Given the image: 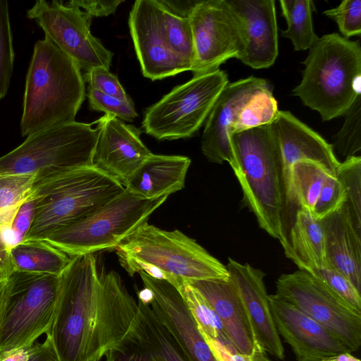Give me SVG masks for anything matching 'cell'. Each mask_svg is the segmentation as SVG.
<instances>
[{
  "label": "cell",
  "mask_w": 361,
  "mask_h": 361,
  "mask_svg": "<svg viewBox=\"0 0 361 361\" xmlns=\"http://www.w3.org/2000/svg\"><path fill=\"white\" fill-rule=\"evenodd\" d=\"M346 201L345 190L336 175L329 174L314 205L312 215L321 221L338 211Z\"/></svg>",
  "instance_id": "74e56055"
},
{
  "label": "cell",
  "mask_w": 361,
  "mask_h": 361,
  "mask_svg": "<svg viewBox=\"0 0 361 361\" xmlns=\"http://www.w3.org/2000/svg\"><path fill=\"white\" fill-rule=\"evenodd\" d=\"M344 123L334 137L333 148L345 158L357 155L361 150V96L358 97L344 116Z\"/></svg>",
  "instance_id": "836d02e7"
},
{
  "label": "cell",
  "mask_w": 361,
  "mask_h": 361,
  "mask_svg": "<svg viewBox=\"0 0 361 361\" xmlns=\"http://www.w3.org/2000/svg\"><path fill=\"white\" fill-rule=\"evenodd\" d=\"M136 316L105 361H189L149 303L138 298Z\"/></svg>",
  "instance_id": "ffe728a7"
},
{
  "label": "cell",
  "mask_w": 361,
  "mask_h": 361,
  "mask_svg": "<svg viewBox=\"0 0 361 361\" xmlns=\"http://www.w3.org/2000/svg\"><path fill=\"white\" fill-rule=\"evenodd\" d=\"M27 361H60L49 334H47V338L42 343L36 345Z\"/></svg>",
  "instance_id": "f6af8a7d"
},
{
  "label": "cell",
  "mask_w": 361,
  "mask_h": 361,
  "mask_svg": "<svg viewBox=\"0 0 361 361\" xmlns=\"http://www.w3.org/2000/svg\"><path fill=\"white\" fill-rule=\"evenodd\" d=\"M95 123L99 135L94 152V166L118 180L127 182L152 154L140 139L141 132L121 119L104 114Z\"/></svg>",
  "instance_id": "d6986e66"
},
{
  "label": "cell",
  "mask_w": 361,
  "mask_h": 361,
  "mask_svg": "<svg viewBox=\"0 0 361 361\" xmlns=\"http://www.w3.org/2000/svg\"><path fill=\"white\" fill-rule=\"evenodd\" d=\"M274 295L330 331L350 353L360 348L361 313L310 273L299 269L281 275Z\"/></svg>",
  "instance_id": "8fae6325"
},
{
  "label": "cell",
  "mask_w": 361,
  "mask_h": 361,
  "mask_svg": "<svg viewBox=\"0 0 361 361\" xmlns=\"http://www.w3.org/2000/svg\"><path fill=\"white\" fill-rule=\"evenodd\" d=\"M323 361H360V360L351 355V353L346 352L326 358Z\"/></svg>",
  "instance_id": "f907efd6"
},
{
  "label": "cell",
  "mask_w": 361,
  "mask_h": 361,
  "mask_svg": "<svg viewBox=\"0 0 361 361\" xmlns=\"http://www.w3.org/2000/svg\"><path fill=\"white\" fill-rule=\"evenodd\" d=\"M83 78L90 89L123 100L130 99L117 76L110 73L109 70L102 67L92 68L86 72Z\"/></svg>",
  "instance_id": "60d3db41"
},
{
  "label": "cell",
  "mask_w": 361,
  "mask_h": 361,
  "mask_svg": "<svg viewBox=\"0 0 361 361\" xmlns=\"http://www.w3.org/2000/svg\"><path fill=\"white\" fill-rule=\"evenodd\" d=\"M156 1L165 40L173 54L190 71L194 61V44L189 18L170 13Z\"/></svg>",
  "instance_id": "f546056e"
},
{
  "label": "cell",
  "mask_w": 361,
  "mask_h": 361,
  "mask_svg": "<svg viewBox=\"0 0 361 361\" xmlns=\"http://www.w3.org/2000/svg\"><path fill=\"white\" fill-rule=\"evenodd\" d=\"M191 160L180 155L152 154L132 175L125 188L146 199L169 196L185 186Z\"/></svg>",
  "instance_id": "d4e9b609"
},
{
  "label": "cell",
  "mask_w": 361,
  "mask_h": 361,
  "mask_svg": "<svg viewBox=\"0 0 361 361\" xmlns=\"http://www.w3.org/2000/svg\"><path fill=\"white\" fill-rule=\"evenodd\" d=\"M35 212V202L29 200L19 208L12 227L23 237V240L29 231Z\"/></svg>",
  "instance_id": "ee69618b"
},
{
  "label": "cell",
  "mask_w": 361,
  "mask_h": 361,
  "mask_svg": "<svg viewBox=\"0 0 361 361\" xmlns=\"http://www.w3.org/2000/svg\"><path fill=\"white\" fill-rule=\"evenodd\" d=\"M116 249L180 281L228 278L226 265L178 230L164 231L145 222Z\"/></svg>",
  "instance_id": "9c48e42d"
},
{
  "label": "cell",
  "mask_w": 361,
  "mask_h": 361,
  "mask_svg": "<svg viewBox=\"0 0 361 361\" xmlns=\"http://www.w3.org/2000/svg\"><path fill=\"white\" fill-rule=\"evenodd\" d=\"M194 44V75L210 72L244 48L240 21L226 0H199L189 16Z\"/></svg>",
  "instance_id": "4fadbf2b"
},
{
  "label": "cell",
  "mask_w": 361,
  "mask_h": 361,
  "mask_svg": "<svg viewBox=\"0 0 361 361\" xmlns=\"http://www.w3.org/2000/svg\"><path fill=\"white\" fill-rule=\"evenodd\" d=\"M279 111L270 86L264 87L256 92L243 106L233 133L271 124Z\"/></svg>",
  "instance_id": "1f68e13d"
},
{
  "label": "cell",
  "mask_w": 361,
  "mask_h": 361,
  "mask_svg": "<svg viewBox=\"0 0 361 361\" xmlns=\"http://www.w3.org/2000/svg\"><path fill=\"white\" fill-rule=\"evenodd\" d=\"M146 199L125 190L77 222L38 240L70 257L116 248L168 198Z\"/></svg>",
  "instance_id": "8992f818"
},
{
  "label": "cell",
  "mask_w": 361,
  "mask_h": 361,
  "mask_svg": "<svg viewBox=\"0 0 361 361\" xmlns=\"http://www.w3.org/2000/svg\"><path fill=\"white\" fill-rule=\"evenodd\" d=\"M319 221L329 269L343 275L361 293V234L343 207Z\"/></svg>",
  "instance_id": "cb8c5ba5"
},
{
  "label": "cell",
  "mask_w": 361,
  "mask_h": 361,
  "mask_svg": "<svg viewBox=\"0 0 361 361\" xmlns=\"http://www.w3.org/2000/svg\"><path fill=\"white\" fill-rule=\"evenodd\" d=\"M150 293L148 303L173 336L189 361H217L200 333L178 288L163 279L139 272Z\"/></svg>",
  "instance_id": "9a60e30c"
},
{
  "label": "cell",
  "mask_w": 361,
  "mask_h": 361,
  "mask_svg": "<svg viewBox=\"0 0 361 361\" xmlns=\"http://www.w3.org/2000/svg\"><path fill=\"white\" fill-rule=\"evenodd\" d=\"M170 13L182 18H188L199 1L157 0Z\"/></svg>",
  "instance_id": "bcb514c9"
},
{
  "label": "cell",
  "mask_w": 361,
  "mask_h": 361,
  "mask_svg": "<svg viewBox=\"0 0 361 361\" xmlns=\"http://www.w3.org/2000/svg\"><path fill=\"white\" fill-rule=\"evenodd\" d=\"M85 96V80L77 63L49 38L38 40L26 75L22 135L75 121Z\"/></svg>",
  "instance_id": "7a4b0ae2"
},
{
  "label": "cell",
  "mask_w": 361,
  "mask_h": 361,
  "mask_svg": "<svg viewBox=\"0 0 361 361\" xmlns=\"http://www.w3.org/2000/svg\"><path fill=\"white\" fill-rule=\"evenodd\" d=\"M36 345L23 347L6 353L0 357V361H27L33 352Z\"/></svg>",
  "instance_id": "7dc6e473"
},
{
  "label": "cell",
  "mask_w": 361,
  "mask_h": 361,
  "mask_svg": "<svg viewBox=\"0 0 361 361\" xmlns=\"http://www.w3.org/2000/svg\"><path fill=\"white\" fill-rule=\"evenodd\" d=\"M16 271L59 275L71 257L38 240H23L11 250Z\"/></svg>",
  "instance_id": "4316f807"
},
{
  "label": "cell",
  "mask_w": 361,
  "mask_h": 361,
  "mask_svg": "<svg viewBox=\"0 0 361 361\" xmlns=\"http://www.w3.org/2000/svg\"><path fill=\"white\" fill-rule=\"evenodd\" d=\"M87 98L91 109L103 111L121 120L132 122L137 116L133 101L123 100L88 88Z\"/></svg>",
  "instance_id": "ab89813d"
},
{
  "label": "cell",
  "mask_w": 361,
  "mask_h": 361,
  "mask_svg": "<svg viewBox=\"0 0 361 361\" xmlns=\"http://www.w3.org/2000/svg\"><path fill=\"white\" fill-rule=\"evenodd\" d=\"M59 274L15 271L0 328V357L48 334L55 315Z\"/></svg>",
  "instance_id": "ba28073f"
},
{
  "label": "cell",
  "mask_w": 361,
  "mask_h": 361,
  "mask_svg": "<svg viewBox=\"0 0 361 361\" xmlns=\"http://www.w3.org/2000/svg\"><path fill=\"white\" fill-rule=\"evenodd\" d=\"M204 339H228L223 324L210 303L186 281L178 288Z\"/></svg>",
  "instance_id": "4dcf8cb0"
},
{
  "label": "cell",
  "mask_w": 361,
  "mask_h": 361,
  "mask_svg": "<svg viewBox=\"0 0 361 361\" xmlns=\"http://www.w3.org/2000/svg\"><path fill=\"white\" fill-rule=\"evenodd\" d=\"M73 121L32 134L0 157V175L45 176L93 165L99 129Z\"/></svg>",
  "instance_id": "52a82bcc"
},
{
  "label": "cell",
  "mask_w": 361,
  "mask_h": 361,
  "mask_svg": "<svg viewBox=\"0 0 361 361\" xmlns=\"http://www.w3.org/2000/svg\"><path fill=\"white\" fill-rule=\"evenodd\" d=\"M186 282L195 287L212 306L227 338L238 352L252 355L262 351L256 341L243 304L229 278Z\"/></svg>",
  "instance_id": "603a6c76"
},
{
  "label": "cell",
  "mask_w": 361,
  "mask_h": 361,
  "mask_svg": "<svg viewBox=\"0 0 361 361\" xmlns=\"http://www.w3.org/2000/svg\"><path fill=\"white\" fill-rule=\"evenodd\" d=\"M19 208H11L0 211V226H12Z\"/></svg>",
  "instance_id": "681fc988"
},
{
  "label": "cell",
  "mask_w": 361,
  "mask_h": 361,
  "mask_svg": "<svg viewBox=\"0 0 361 361\" xmlns=\"http://www.w3.org/2000/svg\"><path fill=\"white\" fill-rule=\"evenodd\" d=\"M228 83L227 73L219 68L194 75L145 110L144 131L158 140L192 137L205 123Z\"/></svg>",
  "instance_id": "30bf717a"
},
{
  "label": "cell",
  "mask_w": 361,
  "mask_h": 361,
  "mask_svg": "<svg viewBox=\"0 0 361 361\" xmlns=\"http://www.w3.org/2000/svg\"><path fill=\"white\" fill-rule=\"evenodd\" d=\"M123 1L114 0H72L68 1L71 5L80 8L89 18L108 16L116 12Z\"/></svg>",
  "instance_id": "7bdbcfd3"
},
{
  "label": "cell",
  "mask_w": 361,
  "mask_h": 361,
  "mask_svg": "<svg viewBox=\"0 0 361 361\" xmlns=\"http://www.w3.org/2000/svg\"><path fill=\"white\" fill-rule=\"evenodd\" d=\"M37 173L0 175V211L20 207L32 192Z\"/></svg>",
  "instance_id": "d590c367"
},
{
  "label": "cell",
  "mask_w": 361,
  "mask_h": 361,
  "mask_svg": "<svg viewBox=\"0 0 361 361\" xmlns=\"http://www.w3.org/2000/svg\"><path fill=\"white\" fill-rule=\"evenodd\" d=\"M228 278L235 288L250 319L256 341L265 353L283 360L284 348L271 312L266 274L247 263L228 258Z\"/></svg>",
  "instance_id": "44dd1931"
},
{
  "label": "cell",
  "mask_w": 361,
  "mask_h": 361,
  "mask_svg": "<svg viewBox=\"0 0 361 361\" xmlns=\"http://www.w3.org/2000/svg\"><path fill=\"white\" fill-rule=\"evenodd\" d=\"M267 361H270L269 359Z\"/></svg>",
  "instance_id": "816d5d0a"
},
{
  "label": "cell",
  "mask_w": 361,
  "mask_h": 361,
  "mask_svg": "<svg viewBox=\"0 0 361 361\" xmlns=\"http://www.w3.org/2000/svg\"><path fill=\"white\" fill-rule=\"evenodd\" d=\"M217 361H266L265 353L260 350L252 355L241 354L228 339H205Z\"/></svg>",
  "instance_id": "b9f144b4"
},
{
  "label": "cell",
  "mask_w": 361,
  "mask_h": 361,
  "mask_svg": "<svg viewBox=\"0 0 361 361\" xmlns=\"http://www.w3.org/2000/svg\"><path fill=\"white\" fill-rule=\"evenodd\" d=\"M281 244L286 256L299 269L310 272L329 268L323 228L309 212L297 210L286 239Z\"/></svg>",
  "instance_id": "484cf974"
},
{
  "label": "cell",
  "mask_w": 361,
  "mask_h": 361,
  "mask_svg": "<svg viewBox=\"0 0 361 361\" xmlns=\"http://www.w3.org/2000/svg\"><path fill=\"white\" fill-rule=\"evenodd\" d=\"M14 57L8 4L7 1L0 0V99L8 92Z\"/></svg>",
  "instance_id": "e575fe53"
},
{
  "label": "cell",
  "mask_w": 361,
  "mask_h": 361,
  "mask_svg": "<svg viewBox=\"0 0 361 361\" xmlns=\"http://www.w3.org/2000/svg\"><path fill=\"white\" fill-rule=\"evenodd\" d=\"M137 307L118 272L99 276L92 254L71 257L48 333L59 360L100 361L126 334Z\"/></svg>",
  "instance_id": "6da1fadb"
},
{
  "label": "cell",
  "mask_w": 361,
  "mask_h": 361,
  "mask_svg": "<svg viewBox=\"0 0 361 361\" xmlns=\"http://www.w3.org/2000/svg\"><path fill=\"white\" fill-rule=\"evenodd\" d=\"M300 82L293 90L324 121L345 116L361 94V47L334 32L310 48Z\"/></svg>",
  "instance_id": "277c9868"
},
{
  "label": "cell",
  "mask_w": 361,
  "mask_h": 361,
  "mask_svg": "<svg viewBox=\"0 0 361 361\" xmlns=\"http://www.w3.org/2000/svg\"><path fill=\"white\" fill-rule=\"evenodd\" d=\"M323 13L334 20L345 38L360 36L361 34V0H343Z\"/></svg>",
  "instance_id": "8d00e7d4"
},
{
  "label": "cell",
  "mask_w": 361,
  "mask_h": 361,
  "mask_svg": "<svg viewBox=\"0 0 361 361\" xmlns=\"http://www.w3.org/2000/svg\"><path fill=\"white\" fill-rule=\"evenodd\" d=\"M276 137L281 160V178L283 193V220H291L297 209L292 199L291 169L300 161L315 162L336 175L340 161L332 145L288 111H279L271 123Z\"/></svg>",
  "instance_id": "5bb4252c"
},
{
  "label": "cell",
  "mask_w": 361,
  "mask_h": 361,
  "mask_svg": "<svg viewBox=\"0 0 361 361\" xmlns=\"http://www.w3.org/2000/svg\"><path fill=\"white\" fill-rule=\"evenodd\" d=\"M308 273L324 283L353 309L361 313V293L346 277L329 268L313 269Z\"/></svg>",
  "instance_id": "f35d334b"
},
{
  "label": "cell",
  "mask_w": 361,
  "mask_h": 361,
  "mask_svg": "<svg viewBox=\"0 0 361 361\" xmlns=\"http://www.w3.org/2000/svg\"><path fill=\"white\" fill-rule=\"evenodd\" d=\"M238 18L244 48L237 58L253 69L268 68L279 54L278 26L274 0H226Z\"/></svg>",
  "instance_id": "7402d4cb"
},
{
  "label": "cell",
  "mask_w": 361,
  "mask_h": 361,
  "mask_svg": "<svg viewBox=\"0 0 361 361\" xmlns=\"http://www.w3.org/2000/svg\"><path fill=\"white\" fill-rule=\"evenodd\" d=\"M230 142L234 154L231 167L242 189L243 202L260 228L283 243L281 153L271 124L233 133Z\"/></svg>",
  "instance_id": "5b68a950"
},
{
  "label": "cell",
  "mask_w": 361,
  "mask_h": 361,
  "mask_svg": "<svg viewBox=\"0 0 361 361\" xmlns=\"http://www.w3.org/2000/svg\"><path fill=\"white\" fill-rule=\"evenodd\" d=\"M128 25L145 77L156 80L190 71L165 40L156 0L135 1L129 13Z\"/></svg>",
  "instance_id": "2e32d148"
},
{
  "label": "cell",
  "mask_w": 361,
  "mask_h": 361,
  "mask_svg": "<svg viewBox=\"0 0 361 361\" xmlns=\"http://www.w3.org/2000/svg\"><path fill=\"white\" fill-rule=\"evenodd\" d=\"M10 276L0 271V328L8 293Z\"/></svg>",
  "instance_id": "c3c4849f"
},
{
  "label": "cell",
  "mask_w": 361,
  "mask_h": 361,
  "mask_svg": "<svg viewBox=\"0 0 361 361\" xmlns=\"http://www.w3.org/2000/svg\"><path fill=\"white\" fill-rule=\"evenodd\" d=\"M329 174L319 164L307 160L295 163L291 169V193L295 209L312 214L314 205Z\"/></svg>",
  "instance_id": "f1b7e54d"
},
{
  "label": "cell",
  "mask_w": 361,
  "mask_h": 361,
  "mask_svg": "<svg viewBox=\"0 0 361 361\" xmlns=\"http://www.w3.org/2000/svg\"><path fill=\"white\" fill-rule=\"evenodd\" d=\"M59 49L71 57L80 70H109L113 53L90 32L91 18L80 8L61 1L38 0L27 11Z\"/></svg>",
  "instance_id": "7c38bea8"
},
{
  "label": "cell",
  "mask_w": 361,
  "mask_h": 361,
  "mask_svg": "<svg viewBox=\"0 0 361 361\" xmlns=\"http://www.w3.org/2000/svg\"><path fill=\"white\" fill-rule=\"evenodd\" d=\"M282 15L287 27L281 31L283 37L289 39L295 51H305L317 42L313 23L312 13L315 11L311 0L279 1Z\"/></svg>",
  "instance_id": "83f0119b"
},
{
  "label": "cell",
  "mask_w": 361,
  "mask_h": 361,
  "mask_svg": "<svg viewBox=\"0 0 361 361\" xmlns=\"http://www.w3.org/2000/svg\"><path fill=\"white\" fill-rule=\"evenodd\" d=\"M269 85L265 79L255 76L226 85L204 123L201 149L209 161L216 164L226 161L231 166L233 164L234 154L230 136L238 115L256 92Z\"/></svg>",
  "instance_id": "e0dca14e"
},
{
  "label": "cell",
  "mask_w": 361,
  "mask_h": 361,
  "mask_svg": "<svg viewBox=\"0 0 361 361\" xmlns=\"http://www.w3.org/2000/svg\"><path fill=\"white\" fill-rule=\"evenodd\" d=\"M124 190L118 180L94 165L37 176L28 200L35 202L34 216L23 240H42L85 218Z\"/></svg>",
  "instance_id": "3957f363"
},
{
  "label": "cell",
  "mask_w": 361,
  "mask_h": 361,
  "mask_svg": "<svg viewBox=\"0 0 361 361\" xmlns=\"http://www.w3.org/2000/svg\"><path fill=\"white\" fill-rule=\"evenodd\" d=\"M277 331L291 347L298 361H323L342 353H350L330 331L288 302L269 295Z\"/></svg>",
  "instance_id": "ac0fdd59"
},
{
  "label": "cell",
  "mask_w": 361,
  "mask_h": 361,
  "mask_svg": "<svg viewBox=\"0 0 361 361\" xmlns=\"http://www.w3.org/2000/svg\"><path fill=\"white\" fill-rule=\"evenodd\" d=\"M336 176L346 193L343 205L356 231L361 234V157L353 156L340 162Z\"/></svg>",
  "instance_id": "d6a6232c"
}]
</instances>
